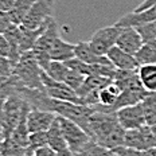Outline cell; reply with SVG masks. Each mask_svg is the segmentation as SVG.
Instances as JSON below:
<instances>
[{
  "mask_svg": "<svg viewBox=\"0 0 156 156\" xmlns=\"http://www.w3.org/2000/svg\"><path fill=\"white\" fill-rule=\"evenodd\" d=\"M93 109L94 110L89 120L92 139L97 144L110 151L122 147L126 131L119 122L116 112L101 108L98 105L93 106Z\"/></svg>",
  "mask_w": 156,
  "mask_h": 156,
  "instance_id": "cell-1",
  "label": "cell"
},
{
  "mask_svg": "<svg viewBox=\"0 0 156 156\" xmlns=\"http://www.w3.org/2000/svg\"><path fill=\"white\" fill-rule=\"evenodd\" d=\"M42 70L34 57L32 51L24 53L19 62L14 67V76L22 86L31 90H44L43 82H42Z\"/></svg>",
  "mask_w": 156,
  "mask_h": 156,
  "instance_id": "cell-2",
  "label": "cell"
},
{
  "mask_svg": "<svg viewBox=\"0 0 156 156\" xmlns=\"http://www.w3.org/2000/svg\"><path fill=\"white\" fill-rule=\"evenodd\" d=\"M28 105V102L26 101L20 94H14V96L8 97L5 100L4 104V115H3V131H4L5 137L11 136V133L14 132V129L16 128V125L19 124L23 115L26 106Z\"/></svg>",
  "mask_w": 156,
  "mask_h": 156,
  "instance_id": "cell-3",
  "label": "cell"
},
{
  "mask_svg": "<svg viewBox=\"0 0 156 156\" xmlns=\"http://www.w3.org/2000/svg\"><path fill=\"white\" fill-rule=\"evenodd\" d=\"M121 30L122 28L117 27L116 24L106 26V27H102V28H100V30H97L89 41V44H90V47H92V50L97 55H106L116 46L117 39L120 37Z\"/></svg>",
  "mask_w": 156,
  "mask_h": 156,
  "instance_id": "cell-4",
  "label": "cell"
},
{
  "mask_svg": "<svg viewBox=\"0 0 156 156\" xmlns=\"http://www.w3.org/2000/svg\"><path fill=\"white\" fill-rule=\"evenodd\" d=\"M58 119H59L61 126H62L65 140L67 143V148H69L74 155H77L87 143H90L93 140V139L90 137L80 125H77L76 122L70 121V120H67V119H63V117H61V116H58Z\"/></svg>",
  "mask_w": 156,
  "mask_h": 156,
  "instance_id": "cell-5",
  "label": "cell"
},
{
  "mask_svg": "<svg viewBox=\"0 0 156 156\" xmlns=\"http://www.w3.org/2000/svg\"><path fill=\"white\" fill-rule=\"evenodd\" d=\"M54 0H38L26 15L22 26L28 30H37L46 24L53 16Z\"/></svg>",
  "mask_w": 156,
  "mask_h": 156,
  "instance_id": "cell-6",
  "label": "cell"
},
{
  "mask_svg": "<svg viewBox=\"0 0 156 156\" xmlns=\"http://www.w3.org/2000/svg\"><path fill=\"white\" fill-rule=\"evenodd\" d=\"M42 82H43L44 86V92L50 98L57 100V101L73 102V104H78V105H82L81 98L71 87H69L63 82H58V81L53 80L51 77L47 76L46 71H42Z\"/></svg>",
  "mask_w": 156,
  "mask_h": 156,
  "instance_id": "cell-7",
  "label": "cell"
},
{
  "mask_svg": "<svg viewBox=\"0 0 156 156\" xmlns=\"http://www.w3.org/2000/svg\"><path fill=\"white\" fill-rule=\"evenodd\" d=\"M124 147L136 149V151H148V149L156 148V139L151 126L144 125L139 129L126 131Z\"/></svg>",
  "mask_w": 156,
  "mask_h": 156,
  "instance_id": "cell-8",
  "label": "cell"
},
{
  "mask_svg": "<svg viewBox=\"0 0 156 156\" xmlns=\"http://www.w3.org/2000/svg\"><path fill=\"white\" fill-rule=\"evenodd\" d=\"M117 120L121 124V126L125 131H132V129H139L141 126L147 125L145 124V117L143 112L141 104L132 106H126L116 112Z\"/></svg>",
  "mask_w": 156,
  "mask_h": 156,
  "instance_id": "cell-9",
  "label": "cell"
},
{
  "mask_svg": "<svg viewBox=\"0 0 156 156\" xmlns=\"http://www.w3.org/2000/svg\"><path fill=\"white\" fill-rule=\"evenodd\" d=\"M155 20H156V7L145 9V11L141 12L132 11L129 14L121 16L115 24L120 28H139L148 23H152Z\"/></svg>",
  "mask_w": 156,
  "mask_h": 156,
  "instance_id": "cell-10",
  "label": "cell"
},
{
  "mask_svg": "<svg viewBox=\"0 0 156 156\" xmlns=\"http://www.w3.org/2000/svg\"><path fill=\"white\" fill-rule=\"evenodd\" d=\"M55 119H57V115L53 112L31 108L30 113H28V119H27L28 132L30 133L47 132L50 129V126L53 125Z\"/></svg>",
  "mask_w": 156,
  "mask_h": 156,
  "instance_id": "cell-11",
  "label": "cell"
},
{
  "mask_svg": "<svg viewBox=\"0 0 156 156\" xmlns=\"http://www.w3.org/2000/svg\"><path fill=\"white\" fill-rule=\"evenodd\" d=\"M116 46L125 53L136 55L140 51V48L144 46V41H143L140 32L136 28H122L119 39H117Z\"/></svg>",
  "mask_w": 156,
  "mask_h": 156,
  "instance_id": "cell-12",
  "label": "cell"
},
{
  "mask_svg": "<svg viewBox=\"0 0 156 156\" xmlns=\"http://www.w3.org/2000/svg\"><path fill=\"white\" fill-rule=\"evenodd\" d=\"M106 57L109 58V61L112 65L116 67L117 70H129V71H137L140 67V63L137 62L135 55H131L125 51H122L121 48L115 46L112 50L106 54Z\"/></svg>",
  "mask_w": 156,
  "mask_h": 156,
  "instance_id": "cell-13",
  "label": "cell"
},
{
  "mask_svg": "<svg viewBox=\"0 0 156 156\" xmlns=\"http://www.w3.org/2000/svg\"><path fill=\"white\" fill-rule=\"evenodd\" d=\"M76 58L87 65H104V66H113L106 55H97L90 47L89 42H78L74 47Z\"/></svg>",
  "mask_w": 156,
  "mask_h": 156,
  "instance_id": "cell-14",
  "label": "cell"
},
{
  "mask_svg": "<svg viewBox=\"0 0 156 156\" xmlns=\"http://www.w3.org/2000/svg\"><path fill=\"white\" fill-rule=\"evenodd\" d=\"M59 27H58V23L57 20L53 18L50 22H48V26L47 28L44 30L43 34L39 37V39L35 43L32 51H37V53H46L48 54L50 53V48L53 47V44L55 43L58 38H59ZM50 55V54H48Z\"/></svg>",
  "mask_w": 156,
  "mask_h": 156,
  "instance_id": "cell-15",
  "label": "cell"
},
{
  "mask_svg": "<svg viewBox=\"0 0 156 156\" xmlns=\"http://www.w3.org/2000/svg\"><path fill=\"white\" fill-rule=\"evenodd\" d=\"M113 82V80L106 77H101V76H90L86 77L85 81H83L82 86L78 89V97L81 98V104H82V98H85L86 96H89L90 93L93 92H100L104 87L109 86L110 83Z\"/></svg>",
  "mask_w": 156,
  "mask_h": 156,
  "instance_id": "cell-16",
  "label": "cell"
},
{
  "mask_svg": "<svg viewBox=\"0 0 156 156\" xmlns=\"http://www.w3.org/2000/svg\"><path fill=\"white\" fill-rule=\"evenodd\" d=\"M74 47L76 44H71L69 42L63 41L62 38H58L50 48V58L51 61H57V62H67V61L76 58V53H74Z\"/></svg>",
  "mask_w": 156,
  "mask_h": 156,
  "instance_id": "cell-17",
  "label": "cell"
},
{
  "mask_svg": "<svg viewBox=\"0 0 156 156\" xmlns=\"http://www.w3.org/2000/svg\"><path fill=\"white\" fill-rule=\"evenodd\" d=\"M47 139H48V147L54 149L55 152H61L63 149H67V143L65 140V136L62 132V126H61L59 119L54 120L53 125L47 131Z\"/></svg>",
  "mask_w": 156,
  "mask_h": 156,
  "instance_id": "cell-18",
  "label": "cell"
},
{
  "mask_svg": "<svg viewBox=\"0 0 156 156\" xmlns=\"http://www.w3.org/2000/svg\"><path fill=\"white\" fill-rule=\"evenodd\" d=\"M37 2L38 0H16L15 5L8 11L12 24L22 26L26 15L28 14V11L32 8V5Z\"/></svg>",
  "mask_w": 156,
  "mask_h": 156,
  "instance_id": "cell-19",
  "label": "cell"
},
{
  "mask_svg": "<svg viewBox=\"0 0 156 156\" xmlns=\"http://www.w3.org/2000/svg\"><path fill=\"white\" fill-rule=\"evenodd\" d=\"M120 94H121V89H120L115 82H112L109 86H106V87H104V89L100 90V104H98V106L112 110L113 106L116 105L117 98H119Z\"/></svg>",
  "mask_w": 156,
  "mask_h": 156,
  "instance_id": "cell-20",
  "label": "cell"
},
{
  "mask_svg": "<svg viewBox=\"0 0 156 156\" xmlns=\"http://www.w3.org/2000/svg\"><path fill=\"white\" fill-rule=\"evenodd\" d=\"M137 73L145 90L156 93V65H143L139 67Z\"/></svg>",
  "mask_w": 156,
  "mask_h": 156,
  "instance_id": "cell-21",
  "label": "cell"
},
{
  "mask_svg": "<svg viewBox=\"0 0 156 156\" xmlns=\"http://www.w3.org/2000/svg\"><path fill=\"white\" fill-rule=\"evenodd\" d=\"M145 117V124L148 126L156 125V93H149L140 102Z\"/></svg>",
  "mask_w": 156,
  "mask_h": 156,
  "instance_id": "cell-22",
  "label": "cell"
},
{
  "mask_svg": "<svg viewBox=\"0 0 156 156\" xmlns=\"http://www.w3.org/2000/svg\"><path fill=\"white\" fill-rule=\"evenodd\" d=\"M137 62L143 65H156V41L151 43H144L137 54L135 55Z\"/></svg>",
  "mask_w": 156,
  "mask_h": 156,
  "instance_id": "cell-23",
  "label": "cell"
},
{
  "mask_svg": "<svg viewBox=\"0 0 156 156\" xmlns=\"http://www.w3.org/2000/svg\"><path fill=\"white\" fill-rule=\"evenodd\" d=\"M27 149L20 147L11 137H4L0 141V154L2 156H24Z\"/></svg>",
  "mask_w": 156,
  "mask_h": 156,
  "instance_id": "cell-24",
  "label": "cell"
},
{
  "mask_svg": "<svg viewBox=\"0 0 156 156\" xmlns=\"http://www.w3.org/2000/svg\"><path fill=\"white\" fill-rule=\"evenodd\" d=\"M74 156H116V155L113 151L104 148L100 144H97L94 140H92Z\"/></svg>",
  "mask_w": 156,
  "mask_h": 156,
  "instance_id": "cell-25",
  "label": "cell"
},
{
  "mask_svg": "<svg viewBox=\"0 0 156 156\" xmlns=\"http://www.w3.org/2000/svg\"><path fill=\"white\" fill-rule=\"evenodd\" d=\"M69 66H66L65 62H57V61H51L50 66L46 70L47 76L51 77L53 80L58 81V82H65L67 74H69Z\"/></svg>",
  "mask_w": 156,
  "mask_h": 156,
  "instance_id": "cell-26",
  "label": "cell"
},
{
  "mask_svg": "<svg viewBox=\"0 0 156 156\" xmlns=\"http://www.w3.org/2000/svg\"><path fill=\"white\" fill-rule=\"evenodd\" d=\"M48 145V139H47V132H37V133H30V139H28V147L27 152L28 154H34L38 149L47 147Z\"/></svg>",
  "mask_w": 156,
  "mask_h": 156,
  "instance_id": "cell-27",
  "label": "cell"
},
{
  "mask_svg": "<svg viewBox=\"0 0 156 156\" xmlns=\"http://www.w3.org/2000/svg\"><path fill=\"white\" fill-rule=\"evenodd\" d=\"M70 69V67H69ZM85 76H82L81 73H78L77 70H73V69H70L69 70V74H67V77H66V80H65V82L63 83H66L69 87H71V89L74 90V92H78V89H80L81 86H82V83H83V81H85Z\"/></svg>",
  "mask_w": 156,
  "mask_h": 156,
  "instance_id": "cell-28",
  "label": "cell"
},
{
  "mask_svg": "<svg viewBox=\"0 0 156 156\" xmlns=\"http://www.w3.org/2000/svg\"><path fill=\"white\" fill-rule=\"evenodd\" d=\"M136 30L140 32L144 43H151V42L156 41V20L152 22V23L143 26V27L136 28Z\"/></svg>",
  "mask_w": 156,
  "mask_h": 156,
  "instance_id": "cell-29",
  "label": "cell"
},
{
  "mask_svg": "<svg viewBox=\"0 0 156 156\" xmlns=\"http://www.w3.org/2000/svg\"><path fill=\"white\" fill-rule=\"evenodd\" d=\"M14 74V65L11 59L7 57H2L0 55V76L4 78H9Z\"/></svg>",
  "mask_w": 156,
  "mask_h": 156,
  "instance_id": "cell-30",
  "label": "cell"
},
{
  "mask_svg": "<svg viewBox=\"0 0 156 156\" xmlns=\"http://www.w3.org/2000/svg\"><path fill=\"white\" fill-rule=\"evenodd\" d=\"M12 26L11 18L7 11H0V35H4Z\"/></svg>",
  "mask_w": 156,
  "mask_h": 156,
  "instance_id": "cell-31",
  "label": "cell"
},
{
  "mask_svg": "<svg viewBox=\"0 0 156 156\" xmlns=\"http://www.w3.org/2000/svg\"><path fill=\"white\" fill-rule=\"evenodd\" d=\"M0 55L9 58V43L4 35H0Z\"/></svg>",
  "mask_w": 156,
  "mask_h": 156,
  "instance_id": "cell-32",
  "label": "cell"
},
{
  "mask_svg": "<svg viewBox=\"0 0 156 156\" xmlns=\"http://www.w3.org/2000/svg\"><path fill=\"white\" fill-rule=\"evenodd\" d=\"M154 7H156V0H144V2H141L137 7L133 9V11L135 12H141V11H145V9L154 8Z\"/></svg>",
  "mask_w": 156,
  "mask_h": 156,
  "instance_id": "cell-33",
  "label": "cell"
},
{
  "mask_svg": "<svg viewBox=\"0 0 156 156\" xmlns=\"http://www.w3.org/2000/svg\"><path fill=\"white\" fill-rule=\"evenodd\" d=\"M34 155L35 156H57V152L47 145V147H43V148L38 149V151H35Z\"/></svg>",
  "mask_w": 156,
  "mask_h": 156,
  "instance_id": "cell-34",
  "label": "cell"
},
{
  "mask_svg": "<svg viewBox=\"0 0 156 156\" xmlns=\"http://www.w3.org/2000/svg\"><path fill=\"white\" fill-rule=\"evenodd\" d=\"M16 0H0V11H9L15 5Z\"/></svg>",
  "mask_w": 156,
  "mask_h": 156,
  "instance_id": "cell-35",
  "label": "cell"
},
{
  "mask_svg": "<svg viewBox=\"0 0 156 156\" xmlns=\"http://www.w3.org/2000/svg\"><path fill=\"white\" fill-rule=\"evenodd\" d=\"M4 104L5 100L4 98H0V125L3 122V115H4Z\"/></svg>",
  "mask_w": 156,
  "mask_h": 156,
  "instance_id": "cell-36",
  "label": "cell"
},
{
  "mask_svg": "<svg viewBox=\"0 0 156 156\" xmlns=\"http://www.w3.org/2000/svg\"><path fill=\"white\" fill-rule=\"evenodd\" d=\"M57 156H74V154L67 148V149H63V151H61V152H57Z\"/></svg>",
  "mask_w": 156,
  "mask_h": 156,
  "instance_id": "cell-37",
  "label": "cell"
},
{
  "mask_svg": "<svg viewBox=\"0 0 156 156\" xmlns=\"http://www.w3.org/2000/svg\"><path fill=\"white\" fill-rule=\"evenodd\" d=\"M5 137V135H4V131H3V126L0 125V141L3 140V139Z\"/></svg>",
  "mask_w": 156,
  "mask_h": 156,
  "instance_id": "cell-38",
  "label": "cell"
},
{
  "mask_svg": "<svg viewBox=\"0 0 156 156\" xmlns=\"http://www.w3.org/2000/svg\"><path fill=\"white\" fill-rule=\"evenodd\" d=\"M7 80H8V78H4V77H2V76H0V85H2V83H4Z\"/></svg>",
  "mask_w": 156,
  "mask_h": 156,
  "instance_id": "cell-39",
  "label": "cell"
},
{
  "mask_svg": "<svg viewBox=\"0 0 156 156\" xmlns=\"http://www.w3.org/2000/svg\"><path fill=\"white\" fill-rule=\"evenodd\" d=\"M151 129H152V132H154V136H155V139H156V125L151 126Z\"/></svg>",
  "mask_w": 156,
  "mask_h": 156,
  "instance_id": "cell-40",
  "label": "cell"
},
{
  "mask_svg": "<svg viewBox=\"0 0 156 156\" xmlns=\"http://www.w3.org/2000/svg\"><path fill=\"white\" fill-rule=\"evenodd\" d=\"M24 156H35L34 154H28V152H26V155Z\"/></svg>",
  "mask_w": 156,
  "mask_h": 156,
  "instance_id": "cell-41",
  "label": "cell"
},
{
  "mask_svg": "<svg viewBox=\"0 0 156 156\" xmlns=\"http://www.w3.org/2000/svg\"><path fill=\"white\" fill-rule=\"evenodd\" d=\"M0 156H2V154H0Z\"/></svg>",
  "mask_w": 156,
  "mask_h": 156,
  "instance_id": "cell-42",
  "label": "cell"
}]
</instances>
